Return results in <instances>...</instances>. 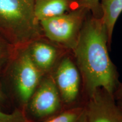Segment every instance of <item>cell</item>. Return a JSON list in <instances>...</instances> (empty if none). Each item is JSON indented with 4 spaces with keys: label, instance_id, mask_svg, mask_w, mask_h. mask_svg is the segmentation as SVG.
<instances>
[{
    "label": "cell",
    "instance_id": "1",
    "mask_svg": "<svg viewBox=\"0 0 122 122\" xmlns=\"http://www.w3.org/2000/svg\"><path fill=\"white\" fill-rule=\"evenodd\" d=\"M108 46L107 30L102 16L97 17L90 12L72 50L89 96L98 89L114 96L120 85L117 68L108 53Z\"/></svg>",
    "mask_w": 122,
    "mask_h": 122
},
{
    "label": "cell",
    "instance_id": "2",
    "mask_svg": "<svg viewBox=\"0 0 122 122\" xmlns=\"http://www.w3.org/2000/svg\"><path fill=\"white\" fill-rule=\"evenodd\" d=\"M35 0H0V35L15 49L43 37Z\"/></svg>",
    "mask_w": 122,
    "mask_h": 122
},
{
    "label": "cell",
    "instance_id": "3",
    "mask_svg": "<svg viewBox=\"0 0 122 122\" xmlns=\"http://www.w3.org/2000/svg\"><path fill=\"white\" fill-rule=\"evenodd\" d=\"M90 11L76 7L63 14L40 21L44 37L67 50L76 46L82 27Z\"/></svg>",
    "mask_w": 122,
    "mask_h": 122
},
{
    "label": "cell",
    "instance_id": "4",
    "mask_svg": "<svg viewBox=\"0 0 122 122\" xmlns=\"http://www.w3.org/2000/svg\"><path fill=\"white\" fill-rule=\"evenodd\" d=\"M27 46L15 49L12 68L15 92L24 105H28L44 75L33 62Z\"/></svg>",
    "mask_w": 122,
    "mask_h": 122
},
{
    "label": "cell",
    "instance_id": "5",
    "mask_svg": "<svg viewBox=\"0 0 122 122\" xmlns=\"http://www.w3.org/2000/svg\"><path fill=\"white\" fill-rule=\"evenodd\" d=\"M62 99L53 75L42 78L28 102L29 110L36 118H50L61 109Z\"/></svg>",
    "mask_w": 122,
    "mask_h": 122
},
{
    "label": "cell",
    "instance_id": "6",
    "mask_svg": "<svg viewBox=\"0 0 122 122\" xmlns=\"http://www.w3.org/2000/svg\"><path fill=\"white\" fill-rule=\"evenodd\" d=\"M89 97L85 107L86 122H122V111L114 95L98 89Z\"/></svg>",
    "mask_w": 122,
    "mask_h": 122
},
{
    "label": "cell",
    "instance_id": "7",
    "mask_svg": "<svg viewBox=\"0 0 122 122\" xmlns=\"http://www.w3.org/2000/svg\"><path fill=\"white\" fill-rule=\"evenodd\" d=\"M53 77L62 101L66 103L74 102L79 93L81 75L72 59L69 57H63Z\"/></svg>",
    "mask_w": 122,
    "mask_h": 122
},
{
    "label": "cell",
    "instance_id": "8",
    "mask_svg": "<svg viewBox=\"0 0 122 122\" xmlns=\"http://www.w3.org/2000/svg\"><path fill=\"white\" fill-rule=\"evenodd\" d=\"M27 46L33 62L43 74L51 70L59 54L67 50L44 36L33 41Z\"/></svg>",
    "mask_w": 122,
    "mask_h": 122
},
{
    "label": "cell",
    "instance_id": "9",
    "mask_svg": "<svg viewBox=\"0 0 122 122\" xmlns=\"http://www.w3.org/2000/svg\"><path fill=\"white\" fill-rule=\"evenodd\" d=\"M77 0H35L34 10L39 22L62 15L77 7Z\"/></svg>",
    "mask_w": 122,
    "mask_h": 122
},
{
    "label": "cell",
    "instance_id": "10",
    "mask_svg": "<svg viewBox=\"0 0 122 122\" xmlns=\"http://www.w3.org/2000/svg\"><path fill=\"white\" fill-rule=\"evenodd\" d=\"M102 18L106 27L110 45L116 22L122 13V0H101Z\"/></svg>",
    "mask_w": 122,
    "mask_h": 122
},
{
    "label": "cell",
    "instance_id": "11",
    "mask_svg": "<svg viewBox=\"0 0 122 122\" xmlns=\"http://www.w3.org/2000/svg\"><path fill=\"white\" fill-rule=\"evenodd\" d=\"M44 122H86L85 107H75L50 117Z\"/></svg>",
    "mask_w": 122,
    "mask_h": 122
},
{
    "label": "cell",
    "instance_id": "12",
    "mask_svg": "<svg viewBox=\"0 0 122 122\" xmlns=\"http://www.w3.org/2000/svg\"><path fill=\"white\" fill-rule=\"evenodd\" d=\"M15 49L0 35V73L10 59L13 58Z\"/></svg>",
    "mask_w": 122,
    "mask_h": 122
},
{
    "label": "cell",
    "instance_id": "13",
    "mask_svg": "<svg viewBox=\"0 0 122 122\" xmlns=\"http://www.w3.org/2000/svg\"><path fill=\"white\" fill-rule=\"evenodd\" d=\"M0 122H32L23 110L16 109L10 113L0 110Z\"/></svg>",
    "mask_w": 122,
    "mask_h": 122
},
{
    "label": "cell",
    "instance_id": "14",
    "mask_svg": "<svg viewBox=\"0 0 122 122\" xmlns=\"http://www.w3.org/2000/svg\"><path fill=\"white\" fill-rule=\"evenodd\" d=\"M100 1L101 0H77L76 5L77 7L86 9L94 16L101 17L102 13Z\"/></svg>",
    "mask_w": 122,
    "mask_h": 122
},
{
    "label": "cell",
    "instance_id": "15",
    "mask_svg": "<svg viewBox=\"0 0 122 122\" xmlns=\"http://www.w3.org/2000/svg\"><path fill=\"white\" fill-rule=\"evenodd\" d=\"M115 96L117 98L119 99V100H120V99L122 100V84H120L118 89L116 92Z\"/></svg>",
    "mask_w": 122,
    "mask_h": 122
},
{
    "label": "cell",
    "instance_id": "16",
    "mask_svg": "<svg viewBox=\"0 0 122 122\" xmlns=\"http://www.w3.org/2000/svg\"><path fill=\"white\" fill-rule=\"evenodd\" d=\"M4 100V95L2 91L0 89V102H2Z\"/></svg>",
    "mask_w": 122,
    "mask_h": 122
},
{
    "label": "cell",
    "instance_id": "17",
    "mask_svg": "<svg viewBox=\"0 0 122 122\" xmlns=\"http://www.w3.org/2000/svg\"><path fill=\"white\" fill-rule=\"evenodd\" d=\"M120 104L119 105H118L119 106V107H120V109H121V110H122V100H120Z\"/></svg>",
    "mask_w": 122,
    "mask_h": 122
}]
</instances>
